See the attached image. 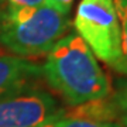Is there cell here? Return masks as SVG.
<instances>
[{
  "instance_id": "1",
  "label": "cell",
  "mask_w": 127,
  "mask_h": 127,
  "mask_svg": "<svg viewBox=\"0 0 127 127\" xmlns=\"http://www.w3.org/2000/svg\"><path fill=\"white\" fill-rule=\"evenodd\" d=\"M42 75L71 106L103 99L112 93L107 75L76 32H68L47 54Z\"/></svg>"
},
{
  "instance_id": "2",
  "label": "cell",
  "mask_w": 127,
  "mask_h": 127,
  "mask_svg": "<svg viewBox=\"0 0 127 127\" xmlns=\"http://www.w3.org/2000/svg\"><path fill=\"white\" fill-rule=\"evenodd\" d=\"M69 27V13L47 1L37 7L0 9V45L21 58L48 54Z\"/></svg>"
},
{
  "instance_id": "3",
  "label": "cell",
  "mask_w": 127,
  "mask_h": 127,
  "mask_svg": "<svg viewBox=\"0 0 127 127\" xmlns=\"http://www.w3.org/2000/svg\"><path fill=\"white\" fill-rule=\"evenodd\" d=\"M75 31L100 59L117 73L127 75L122 27L114 0H81L73 18Z\"/></svg>"
},
{
  "instance_id": "4",
  "label": "cell",
  "mask_w": 127,
  "mask_h": 127,
  "mask_svg": "<svg viewBox=\"0 0 127 127\" xmlns=\"http://www.w3.org/2000/svg\"><path fill=\"white\" fill-rule=\"evenodd\" d=\"M64 114L51 93L35 88L0 100V127H41Z\"/></svg>"
},
{
  "instance_id": "5",
  "label": "cell",
  "mask_w": 127,
  "mask_h": 127,
  "mask_svg": "<svg viewBox=\"0 0 127 127\" xmlns=\"http://www.w3.org/2000/svg\"><path fill=\"white\" fill-rule=\"evenodd\" d=\"M42 75V66L21 57L0 55V100L32 89Z\"/></svg>"
},
{
  "instance_id": "6",
  "label": "cell",
  "mask_w": 127,
  "mask_h": 127,
  "mask_svg": "<svg viewBox=\"0 0 127 127\" xmlns=\"http://www.w3.org/2000/svg\"><path fill=\"white\" fill-rule=\"evenodd\" d=\"M110 124L112 123H97L92 122V120H85V119L62 116V117L47 123L41 127H110Z\"/></svg>"
},
{
  "instance_id": "7",
  "label": "cell",
  "mask_w": 127,
  "mask_h": 127,
  "mask_svg": "<svg viewBox=\"0 0 127 127\" xmlns=\"http://www.w3.org/2000/svg\"><path fill=\"white\" fill-rule=\"evenodd\" d=\"M116 10H117L119 21L122 27V45L124 57L127 58V0H114Z\"/></svg>"
},
{
  "instance_id": "8",
  "label": "cell",
  "mask_w": 127,
  "mask_h": 127,
  "mask_svg": "<svg viewBox=\"0 0 127 127\" xmlns=\"http://www.w3.org/2000/svg\"><path fill=\"white\" fill-rule=\"evenodd\" d=\"M47 0H0V9H18V7H37Z\"/></svg>"
},
{
  "instance_id": "9",
  "label": "cell",
  "mask_w": 127,
  "mask_h": 127,
  "mask_svg": "<svg viewBox=\"0 0 127 127\" xmlns=\"http://www.w3.org/2000/svg\"><path fill=\"white\" fill-rule=\"evenodd\" d=\"M47 3L55 6L57 9L62 10L65 13H69L71 11V7H72L73 0H47Z\"/></svg>"
},
{
  "instance_id": "10",
  "label": "cell",
  "mask_w": 127,
  "mask_h": 127,
  "mask_svg": "<svg viewBox=\"0 0 127 127\" xmlns=\"http://www.w3.org/2000/svg\"><path fill=\"white\" fill-rule=\"evenodd\" d=\"M122 122H123V126L127 127V109L123 112V117H122Z\"/></svg>"
},
{
  "instance_id": "11",
  "label": "cell",
  "mask_w": 127,
  "mask_h": 127,
  "mask_svg": "<svg viewBox=\"0 0 127 127\" xmlns=\"http://www.w3.org/2000/svg\"><path fill=\"white\" fill-rule=\"evenodd\" d=\"M110 127H123V126H122V124H117V123H112Z\"/></svg>"
}]
</instances>
